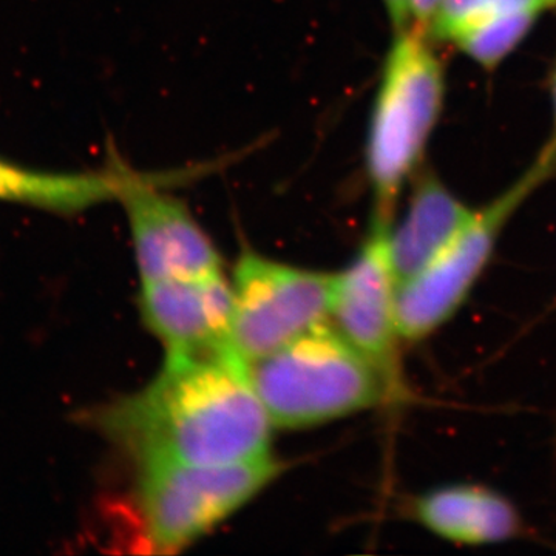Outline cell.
Returning <instances> with one entry per match:
<instances>
[{"label":"cell","instance_id":"cell-1","mask_svg":"<svg viewBox=\"0 0 556 556\" xmlns=\"http://www.w3.org/2000/svg\"><path fill=\"white\" fill-rule=\"evenodd\" d=\"M91 422L135 464L195 466L270 455L268 413L237 354H167L149 386L98 409Z\"/></svg>","mask_w":556,"mask_h":556},{"label":"cell","instance_id":"cell-2","mask_svg":"<svg viewBox=\"0 0 556 556\" xmlns=\"http://www.w3.org/2000/svg\"><path fill=\"white\" fill-rule=\"evenodd\" d=\"M244 365L277 427L316 426L393 401L379 369L328 321Z\"/></svg>","mask_w":556,"mask_h":556},{"label":"cell","instance_id":"cell-3","mask_svg":"<svg viewBox=\"0 0 556 556\" xmlns=\"http://www.w3.org/2000/svg\"><path fill=\"white\" fill-rule=\"evenodd\" d=\"M426 33H397L383 67L367 146L375 229L393 226L402 189L416 169L444 104V70Z\"/></svg>","mask_w":556,"mask_h":556},{"label":"cell","instance_id":"cell-4","mask_svg":"<svg viewBox=\"0 0 556 556\" xmlns=\"http://www.w3.org/2000/svg\"><path fill=\"white\" fill-rule=\"evenodd\" d=\"M135 510L149 551L175 554L236 514L281 473L270 455L241 463L195 466L141 463Z\"/></svg>","mask_w":556,"mask_h":556},{"label":"cell","instance_id":"cell-5","mask_svg":"<svg viewBox=\"0 0 556 556\" xmlns=\"http://www.w3.org/2000/svg\"><path fill=\"white\" fill-rule=\"evenodd\" d=\"M555 169L556 146L551 141L514 185L475 212L430 266L399 285L396 317L402 339H426L455 316L489 265L507 223Z\"/></svg>","mask_w":556,"mask_h":556},{"label":"cell","instance_id":"cell-6","mask_svg":"<svg viewBox=\"0 0 556 556\" xmlns=\"http://www.w3.org/2000/svg\"><path fill=\"white\" fill-rule=\"evenodd\" d=\"M332 288L334 276L247 252L233 278V353L248 364L327 324Z\"/></svg>","mask_w":556,"mask_h":556},{"label":"cell","instance_id":"cell-7","mask_svg":"<svg viewBox=\"0 0 556 556\" xmlns=\"http://www.w3.org/2000/svg\"><path fill=\"white\" fill-rule=\"evenodd\" d=\"M388 229L372 228L356 260L334 276L331 309L334 328L379 369L393 401L404 397L399 365L396 278L387 247Z\"/></svg>","mask_w":556,"mask_h":556},{"label":"cell","instance_id":"cell-8","mask_svg":"<svg viewBox=\"0 0 556 556\" xmlns=\"http://www.w3.org/2000/svg\"><path fill=\"white\" fill-rule=\"evenodd\" d=\"M142 283L219 273L217 249L181 201L161 190V179L139 174L121 193Z\"/></svg>","mask_w":556,"mask_h":556},{"label":"cell","instance_id":"cell-9","mask_svg":"<svg viewBox=\"0 0 556 556\" xmlns=\"http://www.w3.org/2000/svg\"><path fill=\"white\" fill-rule=\"evenodd\" d=\"M138 305L142 320L166 346L167 354L233 353V291L222 270L142 283Z\"/></svg>","mask_w":556,"mask_h":556},{"label":"cell","instance_id":"cell-10","mask_svg":"<svg viewBox=\"0 0 556 556\" xmlns=\"http://www.w3.org/2000/svg\"><path fill=\"white\" fill-rule=\"evenodd\" d=\"M412 515L434 535L463 546H492L525 533L517 507L484 485L438 486L413 501Z\"/></svg>","mask_w":556,"mask_h":556},{"label":"cell","instance_id":"cell-11","mask_svg":"<svg viewBox=\"0 0 556 556\" xmlns=\"http://www.w3.org/2000/svg\"><path fill=\"white\" fill-rule=\"evenodd\" d=\"M475 212L438 178H422L404 218L387 232L388 257L397 287L430 266L463 232Z\"/></svg>","mask_w":556,"mask_h":556},{"label":"cell","instance_id":"cell-12","mask_svg":"<svg viewBox=\"0 0 556 556\" xmlns=\"http://www.w3.org/2000/svg\"><path fill=\"white\" fill-rule=\"evenodd\" d=\"M137 175L119 160L105 170L61 174L28 169L0 156V201L73 215L118 200Z\"/></svg>","mask_w":556,"mask_h":556},{"label":"cell","instance_id":"cell-13","mask_svg":"<svg viewBox=\"0 0 556 556\" xmlns=\"http://www.w3.org/2000/svg\"><path fill=\"white\" fill-rule=\"evenodd\" d=\"M541 10H510L490 14L455 36L452 42L470 60L493 70L511 53L535 24Z\"/></svg>","mask_w":556,"mask_h":556},{"label":"cell","instance_id":"cell-14","mask_svg":"<svg viewBox=\"0 0 556 556\" xmlns=\"http://www.w3.org/2000/svg\"><path fill=\"white\" fill-rule=\"evenodd\" d=\"M535 9L546 11L543 0H442L428 35L453 40L470 25L500 11Z\"/></svg>","mask_w":556,"mask_h":556},{"label":"cell","instance_id":"cell-15","mask_svg":"<svg viewBox=\"0 0 556 556\" xmlns=\"http://www.w3.org/2000/svg\"><path fill=\"white\" fill-rule=\"evenodd\" d=\"M441 2L442 0H408L412 27L419 28L420 31L428 35Z\"/></svg>","mask_w":556,"mask_h":556},{"label":"cell","instance_id":"cell-16","mask_svg":"<svg viewBox=\"0 0 556 556\" xmlns=\"http://www.w3.org/2000/svg\"><path fill=\"white\" fill-rule=\"evenodd\" d=\"M391 24L397 33L412 27V13H409L408 0H383Z\"/></svg>","mask_w":556,"mask_h":556},{"label":"cell","instance_id":"cell-17","mask_svg":"<svg viewBox=\"0 0 556 556\" xmlns=\"http://www.w3.org/2000/svg\"><path fill=\"white\" fill-rule=\"evenodd\" d=\"M552 94H554V112H555V137L552 141L555 142L556 146V68L554 73V84H552Z\"/></svg>","mask_w":556,"mask_h":556},{"label":"cell","instance_id":"cell-18","mask_svg":"<svg viewBox=\"0 0 556 556\" xmlns=\"http://www.w3.org/2000/svg\"><path fill=\"white\" fill-rule=\"evenodd\" d=\"M543 2H544V5L547 7V10L555 9V7H556V0H543Z\"/></svg>","mask_w":556,"mask_h":556}]
</instances>
